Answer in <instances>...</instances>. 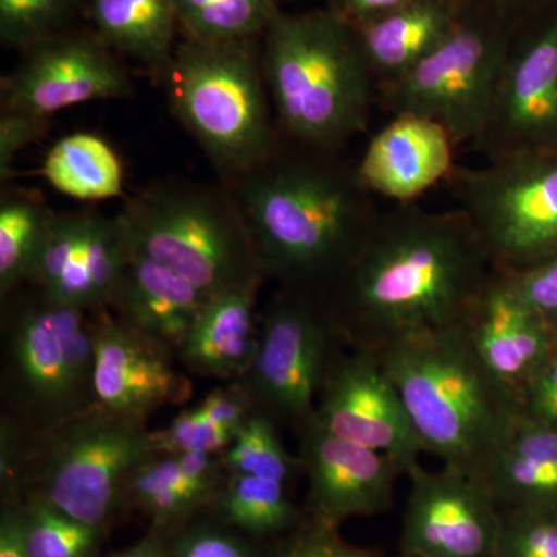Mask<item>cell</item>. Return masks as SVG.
Here are the masks:
<instances>
[{
    "label": "cell",
    "instance_id": "32",
    "mask_svg": "<svg viewBox=\"0 0 557 557\" xmlns=\"http://www.w3.org/2000/svg\"><path fill=\"white\" fill-rule=\"evenodd\" d=\"M16 504L32 557H97L108 531L70 518L40 498H22Z\"/></svg>",
    "mask_w": 557,
    "mask_h": 557
},
{
    "label": "cell",
    "instance_id": "29",
    "mask_svg": "<svg viewBox=\"0 0 557 557\" xmlns=\"http://www.w3.org/2000/svg\"><path fill=\"white\" fill-rule=\"evenodd\" d=\"M54 211L32 193L7 189L0 199V298L30 281Z\"/></svg>",
    "mask_w": 557,
    "mask_h": 557
},
{
    "label": "cell",
    "instance_id": "12",
    "mask_svg": "<svg viewBox=\"0 0 557 557\" xmlns=\"http://www.w3.org/2000/svg\"><path fill=\"white\" fill-rule=\"evenodd\" d=\"M487 160L557 149V0L512 30L485 129Z\"/></svg>",
    "mask_w": 557,
    "mask_h": 557
},
{
    "label": "cell",
    "instance_id": "27",
    "mask_svg": "<svg viewBox=\"0 0 557 557\" xmlns=\"http://www.w3.org/2000/svg\"><path fill=\"white\" fill-rule=\"evenodd\" d=\"M212 498L190 482L171 453H152L132 471L126 486V509L135 508L157 530H178L211 508Z\"/></svg>",
    "mask_w": 557,
    "mask_h": 557
},
{
    "label": "cell",
    "instance_id": "41",
    "mask_svg": "<svg viewBox=\"0 0 557 557\" xmlns=\"http://www.w3.org/2000/svg\"><path fill=\"white\" fill-rule=\"evenodd\" d=\"M522 413L557 428V347L523 392Z\"/></svg>",
    "mask_w": 557,
    "mask_h": 557
},
{
    "label": "cell",
    "instance_id": "34",
    "mask_svg": "<svg viewBox=\"0 0 557 557\" xmlns=\"http://www.w3.org/2000/svg\"><path fill=\"white\" fill-rule=\"evenodd\" d=\"M496 557H557V509H502Z\"/></svg>",
    "mask_w": 557,
    "mask_h": 557
},
{
    "label": "cell",
    "instance_id": "13",
    "mask_svg": "<svg viewBox=\"0 0 557 557\" xmlns=\"http://www.w3.org/2000/svg\"><path fill=\"white\" fill-rule=\"evenodd\" d=\"M131 97L134 83L97 33L62 32L36 44L0 83L2 110L44 119L73 106Z\"/></svg>",
    "mask_w": 557,
    "mask_h": 557
},
{
    "label": "cell",
    "instance_id": "36",
    "mask_svg": "<svg viewBox=\"0 0 557 557\" xmlns=\"http://www.w3.org/2000/svg\"><path fill=\"white\" fill-rule=\"evenodd\" d=\"M193 520L175 530L170 557H263L247 536L218 519L194 525Z\"/></svg>",
    "mask_w": 557,
    "mask_h": 557
},
{
    "label": "cell",
    "instance_id": "44",
    "mask_svg": "<svg viewBox=\"0 0 557 557\" xmlns=\"http://www.w3.org/2000/svg\"><path fill=\"white\" fill-rule=\"evenodd\" d=\"M413 0H338L336 11L351 25L362 24L401 9Z\"/></svg>",
    "mask_w": 557,
    "mask_h": 557
},
{
    "label": "cell",
    "instance_id": "33",
    "mask_svg": "<svg viewBox=\"0 0 557 557\" xmlns=\"http://www.w3.org/2000/svg\"><path fill=\"white\" fill-rule=\"evenodd\" d=\"M84 0H0V42L7 49H32L65 32Z\"/></svg>",
    "mask_w": 557,
    "mask_h": 557
},
{
    "label": "cell",
    "instance_id": "3",
    "mask_svg": "<svg viewBox=\"0 0 557 557\" xmlns=\"http://www.w3.org/2000/svg\"><path fill=\"white\" fill-rule=\"evenodd\" d=\"M260 51L282 141L343 153L368 129L376 79L338 11H278Z\"/></svg>",
    "mask_w": 557,
    "mask_h": 557
},
{
    "label": "cell",
    "instance_id": "24",
    "mask_svg": "<svg viewBox=\"0 0 557 557\" xmlns=\"http://www.w3.org/2000/svg\"><path fill=\"white\" fill-rule=\"evenodd\" d=\"M453 0H413L401 9L354 25L376 86L399 78L437 49L460 21Z\"/></svg>",
    "mask_w": 557,
    "mask_h": 557
},
{
    "label": "cell",
    "instance_id": "20",
    "mask_svg": "<svg viewBox=\"0 0 557 557\" xmlns=\"http://www.w3.org/2000/svg\"><path fill=\"white\" fill-rule=\"evenodd\" d=\"M458 146L449 132L417 115H395L369 139L357 161L362 185L395 205L417 203L418 197L456 170Z\"/></svg>",
    "mask_w": 557,
    "mask_h": 557
},
{
    "label": "cell",
    "instance_id": "37",
    "mask_svg": "<svg viewBox=\"0 0 557 557\" xmlns=\"http://www.w3.org/2000/svg\"><path fill=\"white\" fill-rule=\"evenodd\" d=\"M338 530L339 527L307 519L267 557H386L380 549L348 544Z\"/></svg>",
    "mask_w": 557,
    "mask_h": 557
},
{
    "label": "cell",
    "instance_id": "23",
    "mask_svg": "<svg viewBox=\"0 0 557 557\" xmlns=\"http://www.w3.org/2000/svg\"><path fill=\"white\" fill-rule=\"evenodd\" d=\"M483 479L500 509H557V428L519 413Z\"/></svg>",
    "mask_w": 557,
    "mask_h": 557
},
{
    "label": "cell",
    "instance_id": "2",
    "mask_svg": "<svg viewBox=\"0 0 557 557\" xmlns=\"http://www.w3.org/2000/svg\"><path fill=\"white\" fill-rule=\"evenodd\" d=\"M223 185L247 223L267 278L322 302L381 215L357 164L343 153L282 139L269 159Z\"/></svg>",
    "mask_w": 557,
    "mask_h": 557
},
{
    "label": "cell",
    "instance_id": "8",
    "mask_svg": "<svg viewBox=\"0 0 557 557\" xmlns=\"http://www.w3.org/2000/svg\"><path fill=\"white\" fill-rule=\"evenodd\" d=\"M119 219L132 251L175 271L208 298L265 282L225 185L161 180L127 200Z\"/></svg>",
    "mask_w": 557,
    "mask_h": 557
},
{
    "label": "cell",
    "instance_id": "30",
    "mask_svg": "<svg viewBox=\"0 0 557 557\" xmlns=\"http://www.w3.org/2000/svg\"><path fill=\"white\" fill-rule=\"evenodd\" d=\"M278 0H174L185 38L203 42L258 39L278 13Z\"/></svg>",
    "mask_w": 557,
    "mask_h": 557
},
{
    "label": "cell",
    "instance_id": "43",
    "mask_svg": "<svg viewBox=\"0 0 557 557\" xmlns=\"http://www.w3.org/2000/svg\"><path fill=\"white\" fill-rule=\"evenodd\" d=\"M0 557H32L16 502L2 500L0 511Z\"/></svg>",
    "mask_w": 557,
    "mask_h": 557
},
{
    "label": "cell",
    "instance_id": "21",
    "mask_svg": "<svg viewBox=\"0 0 557 557\" xmlns=\"http://www.w3.org/2000/svg\"><path fill=\"white\" fill-rule=\"evenodd\" d=\"M260 285L211 296L177 350L182 368L201 379L236 381L251 368L259 346Z\"/></svg>",
    "mask_w": 557,
    "mask_h": 557
},
{
    "label": "cell",
    "instance_id": "38",
    "mask_svg": "<svg viewBox=\"0 0 557 557\" xmlns=\"http://www.w3.org/2000/svg\"><path fill=\"white\" fill-rule=\"evenodd\" d=\"M504 274L520 298L557 336V255L530 269Z\"/></svg>",
    "mask_w": 557,
    "mask_h": 557
},
{
    "label": "cell",
    "instance_id": "9",
    "mask_svg": "<svg viewBox=\"0 0 557 557\" xmlns=\"http://www.w3.org/2000/svg\"><path fill=\"white\" fill-rule=\"evenodd\" d=\"M446 185L494 270L518 273L557 255V149L456 166Z\"/></svg>",
    "mask_w": 557,
    "mask_h": 557
},
{
    "label": "cell",
    "instance_id": "14",
    "mask_svg": "<svg viewBox=\"0 0 557 557\" xmlns=\"http://www.w3.org/2000/svg\"><path fill=\"white\" fill-rule=\"evenodd\" d=\"M313 420L336 437L379 450L408 474L423 454L397 387L375 351L346 347L319 394Z\"/></svg>",
    "mask_w": 557,
    "mask_h": 557
},
{
    "label": "cell",
    "instance_id": "17",
    "mask_svg": "<svg viewBox=\"0 0 557 557\" xmlns=\"http://www.w3.org/2000/svg\"><path fill=\"white\" fill-rule=\"evenodd\" d=\"M95 401L115 416L148 421L164 406L183 405L193 383L170 347L127 327L110 310L91 313Z\"/></svg>",
    "mask_w": 557,
    "mask_h": 557
},
{
    "label": "cell",
    "instance_id": "22",
    "mask_svg": "<svg viewBox=\"0 0 557 557\" xmlns=\"http://www.w3.org/2000/svg\"><path fill=\"white\" fill-rule=\"evenodd\" d=\"M208 299L175 271L129 248V259L109 310L127 327L177 355Z\"/></svg>",
    "mask_w": 557,
    "mask_h": 557
},
{
    "label": "cell",
    "instance_id": "28",
    "mask_svg": "<svg viewBox=\"0 0 557 557\" xmlns=\"http://www.w3.org/2000/svg\"><path fill=\"white\" fill-rule=\"evenodd\" d=\"M208 511L248 539L288 534L302 522L287 483L255 475L228 474Z\"/></svg>",
    "mask_w": 557,
    "mask_h": 557
},
{
    "label": "cell",
    "instance_id": "42",
    "mask_svg": "<svg viewBox=\"0 0 557 557\" xmlns=\"http://www.w3.org/2000/svg\"><path fill=\"white\" fill-rule=\"evenodd\" d=\"M463 13H483L518 25L553 0H453Z\"/></svg>",
    "mask_w": 557,
    "mask_h": 557
},
{
    "label": "cell",
    "instance_id": "10",
    "mask_svg": "<svg viewBox=\"0 0 557 557\" xmlns=\"http://www.w3.org/2000/svg\"><path fill=\"white\" fill-rule=\"evenodd\" d=\"M516 25L463 13L453 33L416 67L376 86V101L395 115L423 116L474 146L485 129Z\"/></svg>",
    "mask_w": 557,
    "mask_h": 557
},
{
    "label": "cell",
    "instance_id": "18",
    "mask_svg": "<svg viewBox=\"0 0 557 557\" xmlns=\"http://www.w3.org/2000/svg\"><path fill=\"white\" fill-rule=\"evenodd\" d=\"M298 435L300 472L309 482V519L339 527L392 507L403 472L391 457L330 434L313 418Z\"/></svg>",
    "mask_w": 557,
    "mask_h": 557
},
{
    "label": "cell",
    "instance_id": "6",
    "mask_svg": "<svg viewBox=\"0 0 557 557\" xmlns=\"http://www.w3.org/2000/svg\"><path fill=\"white\" fill-rule=\"evenodd\" d=\"M161 83L172 113L223 183L258 166L281 143L258 39L185 38Z\"/></svg>",
    "mask_w": 557,
    "mask_h": 557
},
{
    "label": "cell",
    "instance_id": "5",
    "mask_svg": "<svg viewBox=\"0 0 557 557\" xmlns=\"http://www.w3.org/2000/svg\"><path fill=\"white\" fill-rule=\"evenodd\" d=\"M376 355L423 453L437 456L443 467L483 478L522 409L483 368L465 330L408 341Z\"/></svg>",
    "mask_w": 557,
    "mask_h": 557
},
{
    "label": "cell",
    "instance_id": "31",
    "mask_svg": "<svg viewBox=\"0 0 557 557\" xmlns=\"http://www.w3.org/2000/svg\"><path fill=\"white\" fill-rule=\"evenodd\" d=\"M220 458L228 474L278 480L287 485L300 472L299 458L285 448L278 424L259 410L237 429L233 442Z\"/></svg>",
    "mask_w": 557,
    "mask_h": 557
},
{
    "label": "cell",
    "instance_id": "35",
    "mask_svg": "<svg viewBox=\"0 0 557 557\" xmlns=\"http://www.w3.org/2000/svg\"><path fill=\"white\" fill-rule=\"evenodd\" d=\"M157 453L222 454L234 435L207 420L196 406L182 410L171 423L152 431Z\"/></svg>",
    "mask_w": 557,
    "mask_h": 557
},
{
    "label": "cell",
    "instance_id": "46",
    "mask_svg": "<svg viewBox=\"0 0 557 557\" xmlns=\"http://www.w3.org/2000/svg\"><path fill=\"white\" fill-rule=\"evenodd\" d=\"M401 557H417V556H405V555H401Z\"/></svg>",
    "mask_w": 557,
    "mask_h": 557
},
{
    "label": "cell",
    "instance_id": "19",
    "mask_svg": "<svg viewBox=\"0 0 557 557\" xmlns=\"http://www.w3.org/2000/svg\"><path fill=\"white\" fill-rule=\"evenodd\" d=\"M463 330L483 368L522 409L523 392L557 347L555 332L500 271H494Z\"/></svg>",
    "mask_w": 557,
    "mask_h": 557
},
{
    "label": "cell",
    "instance_id": "15",
    "mask_svg": "<svg viewBox=\"0 0 557 557\" xmlns=\"http://www.w3.org/2000/svg\"><path fill=\"white\" fill-rule=\"evenodd\" d=\"M406 475L401 555L496 557L502 509L485 479L449 467L428 471L420 463Z\"/></svg>",
    "mask_w": 557,
    "mask_h": 557
},
{
    "label": "cell",
    "instance_id": "4",
    "mask_svg": "<svg viewBox=\"0 0 557 557\" xmlns=\"http://www.w3.org/2000/svg\"><path fill=\"white\" fill-rule=\"evenodd\" d=\"M152 453L148 421L115 416L98 405L35 432L0 417L2 500L40 498L108 531L126 509L132 471Z\"/></svg>",
    "mask_w": 557,
    "mask_h": 557
},
{
    "label": "cell",
    "instance_id": "45",
    "mask_svg": "<svg viewBox=\"0 0 557 557\" xmlns=\"http://www.w3.org/2000/svg\"><path fill=\"white\" fill-rule=\"evenodd\" d=\"M168 534L170 533H166V531L153 528L148 536L141 539L137 544L106 557H170Z\"/></svg>",
    "mask_w": 557,
    "mask_h": 557
},
{
    "label": "cell",
    "instance_id": "26",
    "mask_svg": "<svg viewBox=\"0 0 557 557\" xmlns=\"http://www.w3.org/2000/svg\"><path fill=\"white\" fill-rule=\"evenodd\" d=\"M42 175L54 189L81 201L115 199L124 189L119 153L91 132L58 139L44 160Z\"/></svg>",
    "mask_w": 557,
    "mask_h": 557
},
{
    "label": "cell",
    "instance_id": "11",
    "mask_svg": "<svg viewBox=\"0 0 557 557\" xmlns=\"http://www.w3.org/2000/svg\"><path fill=\"white\" fill-rule=\"evenodd\" d=\"M346 347L322 300L277 288L260 313L258 351L239 381L256 410L299 432L313 418L322 384Z\"/></svg>",
    "mask_w": 557,
    "mask_h": 557
},
{
    "label": "cell",
    "instance_id": "25",
    "mask_svg": "<svg viewBox=\"0 0 557 557\" xmlns=\"http://www.w3.org/2000/svg\"><path fill=\"white\" fill-rule=\"evenodd\" d=\"M89 14L109 49L134 58L161 83L177 47L174 0H90Z\"/></svg>",
    "mask_w": 557,
    "mask_h": 557
},
{
    "label": "cell",
    "instance_id": "7",
    "mask_svg": "<svg viewBox=\"0 0 557 557\" xmlns=\"http://www.w3.org/2000/svg\"><path fill=\"white\" fill-rule=\"evenodd\" d=\"M91 313L25 285L2 298V416L42 431L97 405Z\"/></svg>",
    "mask_w": 557,
    "mask_h": 557
},
{
    "label": "cell",
    "instance_id": "16",
    "mask_svg": "<svg viewBox=\"0 0 557 557\" xmlns=\"http://www.w3.org/2000/svg\"><path fill=\"white\" fill-rule=\"evenodd\" d=\"M127 259L119 215L54 212L27 285L61 306L109 310Z\"/></svg>",
    "mask_w": 557,
    "mask_h": 557
},
{
    "label": "cell",
    "instance_id": "39",
    "mask_svg": "<svg viewBox=\"0 0 557 557\" xmlns=\"http://www.w3.org/2000/svg\"><path fill=\"white\" fill-rule=\"evenodd\" d=\"M51 119L32 113L2 110L0 115V180L3 185L13 175V163L20 152L47 134Z\"/></svg>",
    "mask_w": 557,
    "mask_h": 557
},
{
    "label": "cell",
    "instance_id": "40",
    "mask_svg": "<svg viewBox=\"0 0 557 557\" xmlns=\"http://www.w3.org/2000/svg\"><path fill=\"white\" fill-rule=\"evenodd\" d=\"M196 408L215 426L225 429L233 435L256 410L247 388L239 380L212 388Z\"/></svg>",
    "mask_w": 557,
    "mask_h": 557
},
{
    "label": "cell",
    "instance_id": "1",
    "mask_svg": "<svg viewBox=\"0 0 557 557\" xmlns=\"http://www.w3.org/2000/svg\"><path fill=\"white\" fill-rule=\"evenodd\" d=\"M494 271L458 209L395 205L324 304L348 347L380 354L463 329Z\"/></svg>",
    "mask_w": 557,
    "mask_h": 557
}]
</instances>
